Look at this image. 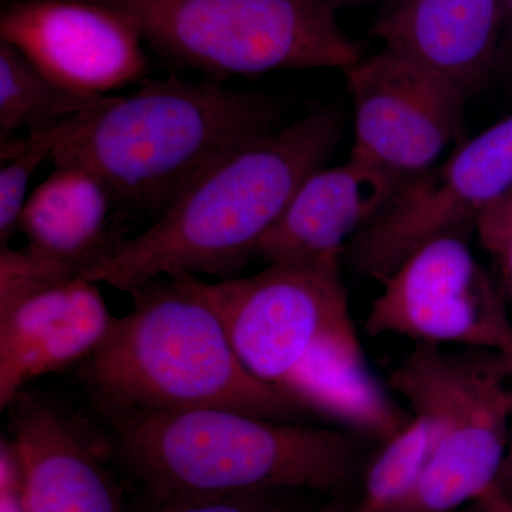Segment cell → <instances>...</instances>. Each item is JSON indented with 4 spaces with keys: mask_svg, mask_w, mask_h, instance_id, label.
<instances>
[{
    "mask_svg": "<svg viewBox=\"0 0 512 512\" xmlns=\"http://www.w3.org/2000/svg\"><path fill=\"white\" fill-rule=\"evenodd\" d=\"M232 348L251 375L301 410L384 443L404 416L367 366L340 261L271 264L205 282Z\"/></svg>",
    "mask_w": 512,
    "mask_h": 512,
    "instance_id": "1",
    "label": "cell"
},
{
    "mask_svg": "<svg viewBox=\"0 0 512 512\" xmlns=\"http://www.w3.org/2000/svg\"><path fill=\"white\" fill-rule=\"evenodd\" d=\"M342 131V113L326 106L249 141L83 278L124 292L161 276L232 278L255 258L299 185L332 156Z\"/></svg>",
    "mask_w": 512,
    "mask_h": 512,
    "instance_id": "2",
    "label": "cell"
},
{
    "mask_svg": "<svg viewBox=\"0 0 512 512\" xmlns=\"http://www.w3.org/2000/svg\"><path fill=\"white\" fill-rule=\"evenodd\" d=\"M281 117L265 94L168 77L82 114L50 160L99 178L117 208L160 217L212 165L276 130Z\"/></svg>",
    "mask_w": 512,
    "mask_h": 512,
    "instance_id": "3",
    "label": "cell"
},
{
    "mask_svg": "<svg viewBox=\"0 0 512 512\" xmlns=\"http://www.w3.org/2000/svg\"><path fill=\"white\" fill-rule=\"evenodd\" d=\"M107 453L141 490L238 494L348 490L360 434L264 419L224 407L104 414Z\"/></svg>",
    "mask_w": 512,
    "mask_h": 512,
    "instance_id": "4",
    "label": "cell"
},
{
    "mask_svg": "<svg viewBox=\"0 0 512 512\" xmlns=\"http://www.w3.org/2000/svg\"><path fill=\"white\" fill-rule=\"evenodd\" d=\"M130 293L133 311L84 360L101 412L224 407L278 421L302 412L242 365L197 276H161Z\"/></svg>",
    "mask_w": 512,
    "mask_h": 512,
    "instance_id": "5",
    "label": "cell"
},
{
    "mask_svg": "<svg viewBox=\"0 0 512 512\" xmlns=\"http://www.w3.org/2000/svg\"><path fill=\"white\" fill-rule=\"evenodd\" d=\"M389 382L431 431L419 483L394 512H454L493 493L511 436L512 359L416 345Z\"/></svg>",
    "mask_w": 512,
    "mask_h": 512,
    "instance_id": "6",
    "label": "cell"
},
{
    "mask_svg": "<svg viewBox=\"0 0 512 512\" xmlns=\"http://www.w3.org/2000/svg\"><path fill=\"white\" fill-rule=\"evenodd\" d=\"M168 62L208 76L342 69L362 47L326 0H93Z\"/></svg>",
    "mask_w": 512,
    "mask_h": 512,
    "instance_id": "7",
    "label": "cell"
},
{
    "mask_svg": "<svg viewBox=\"0 0 512 512\" xmlns=\"http://www.w3.org/2000/svg\"><path fill=\"white\" fill-rule=\"evenodd\" d=\"M367 335L416 345L493 350L512 359V318L500 285L477 261L468 234L433 239L380 282Z\"/></svg>",
    "mask_w": 512,
    "mask_h": 512,
    "instance_id": "8",
    "label": "cell"
},
{
    "mask_svg": "<svg viewBox=\"0 0 512 512\" xmlns=\"http://www.w3.org/2000/svg\"><path fill=\"white\" fill-rule=\"evenodd\" d=\"M512 188V116L458 144L450 158L400 185L346 248L355 272L383 282L433 239L468 234L480 212Z\"/></svg>",
    "mask_w": 512,
    "mask_h": 512,
    "instance_id": "9",
    "label": "cell"
},
{
    "mask_svg": "<svg viewBox=\"0 0 512 512\" xmlns=\"http://www.w3.org/2000/svg\"><path fill=\"white\" fill-rule=\"evenodd\" d=\"M355 113L350 153L406 181L466 138V97L443 77L383 47L345 70Z\"/></svg>",
    "mask_w": 512,
    "mask_h": 512,
    "instance_id": "10",
    "label": "cell"
},
{
    "mask_svg": "<svg viewBox=\"0 0 512 512\" xmlns=\"http://www.w3.org/2000/svg\"><path fill=\"white\" fill-rule=\"evenodd\" d=\"M0 42L84 97L113 96L148 73L146 43L137 29L93 0H5Z\"/></svg>",
    "mask_w": 512,
    "mask_h": 512,
    "instance_id": "11",
    "label": "cell"
},
{
    "mask_svg": "<svg viewBox=\"0 0 512 512\" xmlns=\"http://www.w3.org/2000/svg\"><path fill=\"white\" fill-rule=\"evenodd\" d=\"M10 409V443L29 512H126L97 446L50 400L19 393Z\"/></svg>",
    "mask_w": 512,
    "mask_h": 512,
    "instance_id": "12",
    "label": "cell"
},
{
    "mask_svg": "<svg viewBox=\"0 0 512 512\" xmlns=\"http://www.w3.org/2000/svg\"><path fill=\"white\" fill-rule=\"evenodd\" d=\"M404 181L350 153L313 171L256 249L266 265L342 261L349 242L383 210Z\"/></svg>",
    "mask_w": 512,
    "mask_h": 512,
    "instance_id": "13",
    "label": "cell"
},
{
    "mask_svg": "<svg viewBox=\"0 0 512 512\" xmlns=\"http://www.w3.org/2000/svg\"><path fill=\"white\" fill-rule=\"evenodd\" d=\"M370 35L443 77L468 100L500 63L503 0H392Z\"/></svg>",
    "mask_w": 512,
    "mask_h": 512,
    "instance_id": "14",
    "label": "cell"
},
{
    "mask_svg": "<svg viewBox=\"0 0 512 512\" xmlns=\"http://www.w3.org/2000/svg\"><path fill=\"white\" fill-rule=\"evenodd\" d=\"M117 208L99 178L77 165H53L52 174L29 195L19 231L28 247L83 276L121 244L113 238Z\"/></svg>",
    "mask_w": 512,
    "mask_h": 512,
    "instance_id": "15",
    "label": "cell"
},
{
    "mask_svg": "<svg viewBox=\"0 0 512 512\" xmlns=\"http://www.w3.org/2000/svg\"><path fill=\"white\" fill-rule=\"evenodd\" d=\"M111 96L74 94L40 72L16 47L0 42V140L20 128L50 126L80 116Z\"/></svg>",
    "mask_w": 512,
    "mask_h": 512,
    "instance_id": "16",
    "label": "cell"
},
{
    "mask_svg": "<svg viewBox=\"0 0 512 512\" xmlns=\"http://www.w3.org/2000/svg\"><path fill=\"white\" fill-rule=\"evenodd\" d=\"M382 444L366 470L359 505L363 512H394L412 495L430 456L429 424L412 416Z\"/></svg>",
    "mask_w": 512,
    "mask_h": 512,
    "instance_id": "17",
    "label": "cell"
},
{
    "mask_svg": "<svg viewBox=\"0 0 512 512\" xmlns=\"http://www.w3.org/2000/svg\"><path fill=\"white\" fill-rule=\"evenodd\" d=\"M87 113V111H86ZM84 114V113H83ZM80 116L35 128L25 138L2 140V161L0 170V242L2 247L19 231L20 215L28 201L29 184L37 168L52 158L56 147L69 136L79 123Z\"/></svg>",
    "mask_w": 512,
    "mask_h": 512,
    "instance_id": "18",
    "label": "cell"
},
{
    "mask_svg": "<svg viewBox=\"0 0 512 512\" xmlns=\"http://www.w3.org/2000/svg\"><path fill=\"white\" fill-rule=\"evenodd\" d=\"M80 278L76 272L32 248L0 251V312L52 286Z\"/></svg>",
    "mask_w": 512,
    "mask_h": 512,
    "instance_id": "19",
    "label": "cell"
},
{
    "mask_svg": "<svg viewBox=\"0 0 512 512\" xmlns=\"http://www.w3.org/2000/svg\"><path fill=\"white\" fill-rule=\"evenodd\" d=\"M278 491L238 494L156 493L143 490L140 500L126 512H298L274 500ZM302 512H319L302 511Z\"/></svg>",
    "mask_w": 512,
    "mask_h": 512,
    "instance_id": "20",
    "label": "cell"
},
{
    "mask_svg": "<svg viewBox=\"0 0 512 512\" xmlns=\"http://www.w3.org/2000/svg\"><path fill=\"white\" fill-rule=\"evenodd\" d=\"M474 229L494 259L497 282L512 318V188L480 212Z\"/></svg>",
    "mask_w": 512,
    "mask_h": 512,
    "instance_id": "21",
    "label": "cell"
},
{
    "mask_svg": "<svg viewBox=\"0 0 512 512\" xmlns=\"http://www.w3.org/2000/svg\"><path fill=\"white\" fill-rule=\"evenodd\" d=\"M500 63L512 80V0H503V35H501Z\"/></svg>",
    "mask_w": 512,
    "mask_h": 512,
    "instance_id": "22",
    "label": "cell"
},
{
    "mask_svg": "<svg viewBox=\"0 0 512 512\" xmlns=\"http://www.w3.org/2000/svg\"><path fill=\"white\" fill-rule=\"evenodd\" d=\"M494 491L503 498L505 503L512 507V427L507 453H505L503 466H501L500 474H498Z\"/></svg>",
    "mask_w": 512,
    "mask_h": 512,
    "instance_id": "23",
    "label": "cell"
},
{
    "mask_svg": "<svg viewBox=\"0 0 512 512\" xmlns=\"http://www.w3.org/2000/svg\"><path fill=\"white\" fill-rule=\"evenodd\" d=\"M319 512H363V511H360L359 508H355V510H350V511L328 510V508H326V510H319Z\"/></svg>",
    "mask_w": 512,
    "mask_h": 512,
    "instance_id": "24",
    "label": "cell"
}]
</instances>
